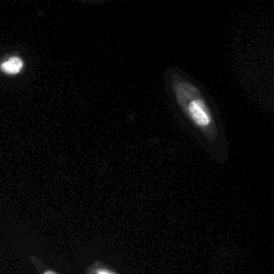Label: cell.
Segmentation results:
<instances>
[{
    "label": "cell",
    "instance_id": "4",
    "mask_svg": "<svg viewBox=\"0 0 274 274\" xmlns=\"http://www.w3.org/2000/svg\"><path fill=\"white\" fill-rule=\"evenodd\" d=\"M99 274H108V273H105V272H100Z\"/></svg>",
    "mask_w": 274,
    "mask_h": 274
},
{
    "label": "cell",
    "instance_id": "2",
    "mask_svg": "<svg viewBox=\"0 0 274 274\" xmlns=\"http://www.w3.org/2000/svg\"><path fill=\"white\" fill-rule=\"evenodd\" d=\"M23 60L18 57H12L1 64V70L7 74H17L23 69Z\"/></svg>",
    "mask_w": 274,
    "mask_h": 274
},
{
    "label": "cell",
    "instance_id": "1",
    "mask_svg": "<svg viewBox=\"0 0 274 274\" xmlns=\"http://www.w3.org/2000/svg\"><path fill=\"white\" fill-rule=\"evenodd\" d=\"M175 102L181 113L209 143H214L218 137V127L214 114L205 95L191 80L179 73L169 77Z\"/></svg>",
    "mask_w": 274,
    "mask_h": 274
},
{
    "label": "cell",
    "instance_id": "3",
    "mask_svg": "<svg viewBox=\"0 0 274 274\" xmlns=\"http://www.w3.org/2000/svg\"><path fill=\"white\" fill-rule=\"evenodd\" d=\"M44 274H56V273L53 272V271H47V272H45Z\"/></svg>",
    "mask_w": 274,
    "mask_h": 274
}]
</instances>
